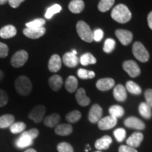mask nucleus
<instances>
[{"label": "nucleus", "mask_w": 152, "mask_h": 152, "mask_svg": "<svg viewBox=\"0 0 152 152\" xmlns=\"http://www.w3.org/2000/svg\"><path fill=\"white\" fill-rule=\"evenodd\" d=\"M111 17L114 20L120 23H128L132 18V14L127 6L120 4L111 11Z\"/></svg>", "instance_id": "nucleus-1"}, {"label": "nucleus", "mask_w": 152, "mask_h": 152, "mask_svg": "<svg viewBox=\"0 0 152 152\" xmlns=\"http://www.w3.org/2000/svg\"><path fill=\"white\" fill-rule=\"evenodd\" d=\"M38 134H39V130L35 128L23 132L16 140V147L20 149H23L32 145L33 143V140L37 137Z\"/></svg>", "instance_id": "nucleus-2"}, {"label": "nucleus", "mask_w": 152, "mask_h": 152, "mask_svg": "<svg viewBox=\"0 0 152 152\" xmlns=\"http://www.w3.org/2000/svg\"><path fill=\"white\" fill-rule=\"evenodd\" d=\"M16 92L22 96H27L31 92L33 86L30 79L25 75L19 76L15 81Z\"/></svg>", "instance_id": "nucleus-3"}, {"label": "nucleus", "mask_w": 152, "mask_h": 152, "mask_svg": "<svg viewBox=\"0 0 152 152\" xmlns=\"http://www.w3.org/2000/svg\"><path fill=\"white\" fill-rule=\"evenodd\" d=\"M76 30L78 34L79 37L83 39V41L87 42H92L94 41L93 39V32L91 30L90 26L86 23L80 20L76 25Z\"/></svg>", "instance_id": "nucleus-4"}, {"label": "nucleus", "mask_w": 152, "mask_h": 152, "mask_svg": "<svg viewBox=\"0 0 152 152\" xmlns=\"http://www.w3.org/2000/svg\"><path fill=\"white\" fill-rule=\"evenodd\" d=\"M132 53L134 56L140 62L145 63L149 59V54L147 49L140 42H136L132 46Z\"/></svg>", "instance_id": "nucleus-5"}, {"label": "nucleus", "mask_w": 152, "mask_h": 152, "mask_svg": "<svg viewBox=\"0 0 152 152\" xmlns=\"http://www.w3.org/2000/svg\"><path fill=\"white\" fill-rule=\"evenodd\" d=\"M28 58V54L26 51L20 50L13 55L11 64L13 67L20 68L26 64Z\"/></svg>", "instance_id": "nucleus-6"}, {"label": "nucleus", "mask_w": 152, "mask_h": 152, "mask_svg": "<svg viewBox=\"0 0 152 152\" xmlns=\"http://www.w3.org/2000/svg\"><path fill=\"white\" fill-rule=\"evenodd\" d=\"M123 69L131 77H137L141 73V70L139 67L138 64L132 60L126 61L123 64Z\"/></svg>", "instance_id": "nucleus-7"}, {"label": "nucleus", "mask_w": 152, "mask_h": 152, "mask_svg": "<svg viewBox=\"0 0 152 152\" xmlns=\"http://www.w3.org/2000/svg\"><path fill=\"white\" fill-rule=\"evenodd\" d=\"M45 111H46V109L45 106L43 105H37L30 112L28 117L36 123H40L42 121Z\"/></svg>", "instance_id": "nucleus-8"}, {"label": "nucleus", "mask_w": 152, "mask_h": 152, "mask_svg": "<svg viewBox=\"0 0 152 152\" xmlns=\"http://www.w3.org/2000/svg\"><path fill=\"white\" fill-rule=\"evenodd\" d=\"M117 124L116 118L109 115L101 118L98 122V127L102 130H107L114 128Z\"/></svg>", "instance_id": "nucleus-9"}, {"label": "nucleus", "mask_w": 152, "mask_h": 152, "mask_svg": "<svg viewBox=\"0 0 152 152\" xmlns=\"http://www.w3.org/2000/svg\"><path fill=\"white\" fill-rule=\"evenodd\" d=\"M124 124L127 128L136 129L138 130H142L145 128V124L143 121L136 117H129L125 120Z\"/></svg>", "instance_id": "nucleus-10"}, {"label": "nucleus", "mask_w": 152, "mask_h": 152, "mask_svg": "<svg viewBox=\"0 0 152 152\" xmlns=\"http://www.w3.org/2000/svg\"><path fill=\"white\" fill-rule=\"evenodd\" d=\"M102 114H103V110L102 107L98 104H94L90 109V113H89V121L92 123H97L102 118Z\"/></svg>", "instance_id": "nucleus-11"}, {"label": "nucleus", "mask_w": 152, "mask_h": 152, "mask_svg": "<svg viewBox=\"0 0 152 152\" xmlns=\"http://www.w3.org/2000/svg\"><path fill=\"white\" fill-rule=\"evenodd\" d=\"M115 35L123 45H128L132 40L133 35L130 31L127 30L118 29L115 31Z\"/></svg>", "instance_id": "nucleus-12"}, {"label": "nucleus", "mask_w": 152, "mask_h": 152, "mask_svg": "<svg viewBox=\"0 0 152 152\" xmlns=\"http://www.w3.org/2000/svg\"><path fill=\"white\" fill-rule=\"evenodd\" d=\"M46 33V29L44 27L39 28H26L23 30V34L30 39H38L42 37Z\"/></svg>", "instance_id": "nucleus-13"}, {"label": "nucleus", "mask_w": 152, "mask_h": 152, "mask_svg": "<svg viewBox=\"0 0 152 152\" xmlns=\"http://www.w3.org/2000/svg\"><path fill=\"white\" fill-rule=\"evenodd\" d=\"M144 139V135L142 132H136L132 133L131 136L127 140L126 143L129 147L135 148L139 147Z\"/></svg>", "instance_id": "nucleus-14"}, {"label": "nucleus", "mask_w": 152, "mask_h": 152, "mask_svg": "<svg viewBox=\"0 0 152 152\" xmlns=\"http://www.w3.org/2000/svg\"><path fill=\"white\" fill-rule=\"evenodd\" d=\"M63 62L67 67L73 68L78 65L80 59L78 57L72 52H67L63 56Z\"/></svg>", "instance_id": "nucleus-15"}, {"label": "nucleus", "mask_w": 152, "mask_h": 152, "mask_svg": "<svg viewBox=\"0 0 152 152\" xmlns=\"http://www.w3.org/2000/svg\"><path fill=\"white\" fill-rule=\"evenodd\" d=\"M61 57L58 54H54L51 56L50 59L49 61L48 68L49 71L56 73L58 72L61 68Z\"/></svg>", "instance_id": "nucleus-16"}, {"label": "nucleus", "mask_w": 152, "mask_h": 152, "mask_svg": "<svg viewBox=\"0 0 152 152\" xmlns=\"http://www.w3.org/2000/svg\"><path fill=\"white\" fill-rule=\"evenodd\" d=\"M115 85V81L113 78H102L96 82V87L101 91H107L113 88Z\"/></svg>", "instance_id": "nucleus-17"}, {"label": "nucleus", "mask_w": 152, "mask_h": 152, "mask_svg": "<svg viewBox=\"0 0 152 152\" xmlns=\"http://www.w3.org/2000/svg\"><path fill=\"white\" fill-rule=\"evenodd\" d=\"M75 97L77 103L82 106H86L90 103V99L87 96L85 90L82 87L77 90Z\"/></svg>", "instance_id": "nucleus-18"}, {"label": "nucleus", "mask_w": 152, "mask_h": 152, "mask_svg": "<svg viewBox=\"0 0 152 152\" xmlns=\"http://www.w3.org/2000/svg\"><path fill=\"white\" fill-rule=\"evenodd\" d=\"M17 33V30L15 26L12 25H8V26H4L0 30V37L3 39H9L14 37Z\"/></svg>", "instance_id": "nucleus-19"}, {"label": "nucleus", "mask_w": 152, "mask_h": 152, "mask_svg": "<svg viewBox=\"0 0 152 152\" xmlns=\"http://www.w3.org/2000/svg\"><path fill=\"white\" fill-rule=\"evenodd\" d=\"M112 138L110 136L105 135L102 138L99 139L95 142V148L98 150L108 149L110 147V144L112 143Z\"/></svg>", "instance_id": "nucleus-20"}, {"label": "nucleus", "mask_w": 152, "mask_h": 152, "mask_svg": "<svg viewBox=\"0 0 152 152\" xmlns=\"http://www.w3.org/2000/svg\"><path fill=\"white\" fill-rule=\"evenodd\" d=\"M114 98L118 102H124L127 99V92L123 85H118L113 90Z\"/></svg>", "instance_id": "nucleus-21"}, {"label": "nucleus", "mask_w": 152, "mask_h": 152, "mask_svg": "<svg viewBox=\"0 0 152 152\" xmlns=\"http://www.w3.org/2000/svg\"><path fill=\"white\" fill-rule=\"evenodd\" d=\"M85 8V3L83 0H72L68 5V9L73 14H80Z\"/></svg>", "instance_id": "nucleus-22"}, {"label": "nucleus", "mask_w": 152, "mask_h": 152, "mask_svg": "<svg viewBox=\"0 0 152 152\" xmlns=\"http://www.w3.org/2000/svg\"><path fill=\"white\" fill-rule=\"evenodd\" d=\"M49 85L54 91H58L61 88L63 85V79L60 75H52L49 79Z\"/></svg>", "instance_id": "nucleus-23"}, {"label": "nucleus", "mask_w": 152, "mask_h": 152, "mask_svg": "<svg viewBox=\"0 0 152 152\" xmlns=\"http://www.w3.org/2000/svg\"><path fill=\"white\" fill-rule=\"evenodd\" d=\"M73 132V127L70 124L58 125L55 128V133L60 136H67Z\"/></svg>", "instance_id": "nucleus-24"}, {"label": "nucleus", "mask_w": 152, "mask_h": 152, "mask_svg": "<svg viewBox=\"0 0 152 152\" xmlns=\"http://www.w3.org/2000/svg\"><path fill=\"white\" fill-rule=\"evenodd\" d=\"M60 120L61 117L58 113H53L45 118L44 120V123L49 128H54L58 125V123L60 122Z\"/></svg>", "instance_id": "nucleus-25"}, {"label": "nucleus", "mask_w": 152, "mask_h": 152, "mask_svg": "<svg viewBox=\"0 0 152 152\" xmlns=\"http://www.w3.org/2000/svg\"><path fill=\"white\" fill-rule=\"evenodd\" d=\"M77 85H78V82L75 76L71 75L66 79L65 83V87L66 90L68 92L73 93L77 90Z\"/></svg>", "instance_id": "nucleus-26"}, {"label": "nucleus", "mask_w": 152, "mask_h": 152, "mask_svg": "<svg viewBox=\"0 0 152 152\" xmlns=\"http://www.w3.org/2000/svg\"><path fill=\"white\" fill-rule=\"evenodd\" d=\"M15 118L11 114H6L0 116V128L4 129L10 127L14 123Z\"/></svg>", "instance_id": "nucleus-27"}, {"label": "nucleus", "mask_w": 152, "mask_h": 152, "mask_svg": "<svg viewBox=\"0 0 152 152\" xmlns=\"http://www.w3.org/2000/svg\"><path fill=\"white\" fill-rule=\"evenodd\" d=\"M139 112L145 119H150L152 116L151 109L146 102H142L139 106Z\"/></svg>", "instance_id": "nucleus-28"}, {"label": "nucleus", "mask_w": 152, "mask_h": 152, "mask_svg": "<svg viewBox=\"0 0 152 152\" xmlns=\"http://www.w3.org/2000/svg\"><path fill=\"white\" fill-rule=\"evenodd\" d=\"M80 62L83 66H87L90 64H95L96 62V58L90 53H85L82 55L80 58H79Z\"/></svg>", "instance_id": "nucleus-29"}, {"label": "nucleus", "mask_w": 152, "mask_h": 152, "mask_svg": "<svg viewBox=\"0 0 152 152\" xmlns=\"http://www.w3.org/2000/svg\"><path fill=\"white\" fill-rule=\"evenodd\" d=\"M126 90L131 94L139 95L142 93V89L137 83L133 81H128L126 83Z\"/></svg>", "instance_id": "nucleus-30"}, {"label": "nucleus", "mask_w": 152, "mask_h": 152, "mask_svg": "<svg viewBox=\"0 0 152 152\" xmlns=\"http://www.w3.org/2000/svg\"><path fill=\"white\" fill-rule=\"evenodd\" d=\"M109 111L110 115H112V116L116 118L123 117L125 113L124 109H123L122 106L119 105H113L111 106L109 108Z\"/></svg>", "instance_id": "nucleus-31"}, {"label": "nucleus", "mask_w": 152, "mask_h": 152, "mask_svg": "<svg viewBox=\"0 0 152 152\" xmlns=\"http://www.w3.org/2000/svg\"><path fill=\"white\" fill-rule=\"evenodd\" d=\"M114 3L115 0H101L98 5L99 10L102 12H106L113 7Z\"/></svg>", "instance_id": "nucleus-32"}, {"label": "nucleus", "mask_w": 152, "mask_h": 152, "mask_svg": "<svg viewBox=\"0 0 152 152\" xmlns=\"http://www.w3.org/2000/svg\"><path fill=\"white\" fill-rule=\"evenodd\" d=\"M61 7L58 4H55L52 5V7H49L47 9V10L45 13V18L47 19H50L52 18V16H54V14H58L61 11Z\"/></svg>", "instance_id": "nucleus-33"}, {"label": "nucleus", "mask_w": 152, "mask_h": 152, "mask_svg": "<svg viewBox=\"0 0 152 152\" xmlns=\"http://www.w3.org/2000/svg\"><path fill=\"white\" fill-rule=\"evenodd\" d=\"M81 118V113L80 112L77 110L71 111V113H68L66 116V119L68 122L71 123H74L77 122Z\"/></svg>", "instance_id": "nucleus-34"}, {"label": "nucleus", "mask_w": 152, "mask_h": 152, "mask_svg": "<svg viewBox=\"0 0 152 152\" xmlns=\"http://www.w3.org/2000/svg\"><path fill=\"white\" fill-rule=\"evenodd\" d=\"M26 128V125L23 122L14 123L10 126V130L13 134H18L23 132Z\"/></svg>", "instance_id": "nucleus-35"}, {"label": "nucleus", "mask_w": 152, "mask_h": 152, "mask_svg": "<svg viewBox=\"0 0 152 152\" xmlns=\"http://www.w3.org/2000/svg\"><path fill=\"white\" fill-rule=\"evenodd\" d=\"M45 20L43 18H37L32 21L26 23V28H39L43 27L45 25Z\"/></svg>", "instance_id": "nucleus-36"}, {"label": "nucleus", "mask_w": 152, "mask_h": 152, "mask_svg": "<svg viewBox=\"0 0 152 152\" xmlns=\"http://www.w3.org/2000/svg\"><path fill=\"white\" fill-rule=\"evenodd\" d=\"M115 42L114 39H111V38H109L105 41L104 45V52L107 54L111 53L113 51V49H115Z\"/></svg>", "instance_id": "nucleus-37"}, {"label": "nucleus", "mask_w": 152, "mask_h": 152, "mask_svg": "<svg viewBox=\"0 0 152 152\" xmlns=\"http://www.w3.org/2000/svg\"><path fill=\"white\" fill-rule=\"evenodd\" d=\"M114 136L118 142H122L126 137V131L123 128H118L113 132Z\"/></svg>", "instance_id": "nucleus-38"}, {"label": "nucleus", "mask_w": 152, "mask_h": 152, "mask_svg": "<svg viewBox=\"0 0 152 152\" xmlns=\"http://www.w3.org/2000/svg\"><path fill=\"white\" fill-rule=\"evenodd\" d=\"M57 150L58 152H73V148L67 142H61L57 146Z\"/></svg>", "instance_id": "nucleus-39"}, {"label": "nucleus", "mask_w": 152, "mask_h": 152, "mask_svg": "<svg viewBox=\"0 0 152 152\" xmlns=\"http://www.w3.org/2000/svg\"><path fill=\"white\" fill-rule=\"evenodd\" d=\"M9 97L7 92L0 89V107H3L8 103Z\"/></svg>", "instance_id": "nucleus-40"}, {"label": "nucleus", "mask_w": 152, "mask_h": 152, "mask_svg": "<svg viewBox=\"0 0 152 152\" xmlns=\"http://www.w3.org/2000/svg\"><path fill=\"white\" fill-rule=\"evenodd\" d=\"M9 47L7 45L0 42V58H6L8 56Z\"/></svg>", "instance_id": "nucleus-41"}, {"label": "nucleus", "mask_w": 152, "mask_h": 152, "mask_svg": "<svg viewBox=\"0 0 152 152\" xmlns=\"http://www.w3.org/2000/svg\"><path fill=\"white\" fill-rule=\"evenodd\" d=\"M104 37V31L102 29H96L93 32V39L96 42H100Z\"/></svg>", "instance_id": "nucleus-42"}, {"label": "nucleus", "mask_w": 152, "mask_h": 152, "mask_svg": "<svg viewBox=\"0 0 152 152\" xmlns=\"http://www.w3.org/2000/svg\"><path fill=\"white\" fill-rule=\"evenodd\" d=\"M144 96H145L146 99V103L151 109H152V90L151 89H148L145 91L144 93Z\"/></svg>", "instance_id": "nucleus-43"}, {"label": "nucleus", "mask_w": 152, "mask_h": 152, "mask_svg": "<svg viewBox=\"0 0 152 152\" xmlns=\"http://www.w3.org/2000/svg\"><path fill=\"white\" fill-rule=\"evenodd\" d=\"M88 73L89 71H87V70L84 69V68H80L78 71H77V75H78V77L81 79H89Z\"/></svg>", "instance_id": "nucleus-44"}, {"label": "nucleus", "mask_w": 152, "mask_h": 152, "mask_svg": "<svg viewBox=\"0 0 152 152\" xmlns=\"http://www.w3.org/2000/svg\"><path fill=\"white\" fill-rule=\"evenodd\" d=\"M118 152H138L134 148L129 147V146L122 145L119 147Z\"/></svg>", "instance_id": "nucleus-45"}, {"label": "nucleus", "mask_w": 152, "mask_h": 152, "mask_svg": "<svg viewBox=\"0 0 152 152\" xmlns=\"http://www.w3.org/2000/svg\"><path fill=\"white\" fill-rule=\"evenodd\" d=\"M25 0H8V2L12 8L16 9L17 7H18L20 4L23 2Z\"/></svg>", "instance_id": "nucleus-46"}, {"label": "nucleus", "mask_w": 152, "mask_h": 152, "mask_svg": "<svg viewBox=\"0 0 152 152\" xmlns=\"http://www.w3.org/2000/svg\"><path fill=\"white\" fill-rule=\"evenodd\" d=\"M147 22H148V25H149V28L152 30V11L151 12H150L149 15H148Z\"/></svg>", "instance_id": "nucleus-47"}, {"label": "nucleus", "mask_w": 152, "mask_h": 152, "mask_svg": "<svg viewBox=\"0 0 152 152\" xmlns=\"http://www.w3.org/2000/svg\"><path fill=\"white\" fill-rule=\"evenodd\" d=\"M88 77H89V79L94 78V77H95V73H94V71H89Z\"/></svg>", "instance_id": "nucleus-48"}, {"label": "nucleus", "mask_w": 152, "mask_h": 152, "mask_svg": "<svg viewBox=\"0 0 152 152\" xmlns=\"http://www.w3.org/2000/svg\"><path fill=\"white\" fill-rule=\"evenodd\" d=\"M4 76V72L2 71H1V70H0V81L3 79Z\"/></svg>", "instance_id": "nucleus-49"}, {"label": "nucleus", "mask_w": 152, "mask_h": 152, "mask_svg": "<svg viewBox=\"0 0 152 152\" xmlns=\"http://www.w3.org/2000/svg\"><path fill=\"white\" fill-rule=\"evenodd\" d=\"M8 2V0H0V5H4Z\"/></svg>", "instance_id": "nucleus-50"}, {"label": "nucleus", "mask_w": 152, "mask_h": 152, "mask_svg": "<svg viewBox=\"0 0 152 152\" xmlns=\"http://www.w3.org/2000/svg\"><path fill=\"white\" fill-rule=\"evenodd\" d=\"M24 152H37V151L36 150H35L34 149H28V150H26V151Z\"/></svg>", "instance_id": "nucleus-51"}, {"label": "nucleus", "mask_w": 152, "mask_h": 152, "mask_svg": "<svg viewBox=\"0 0 152 152\" xmlns=\"http://www.w3.org/2000/svg\"><path fill=\"white\" fill-rule=\"evenodd\" d=\"M72 53H73V54H75V55L77 54V52H76L75 50H73V51H72Z\"/></svg>", "instance_id": "nucleus-52"}, {"label": "nucleus", "mask_w": 152, "mask_h": 152, "mask_svg": "<svg viewBox=\"0 0 152 152\" xmlns=\"http://www.w3.org/2000/svg\"><path fill=\"white\" fill-rule=\"evenodd\" d=\"M95 152H102V151H95Z\"/></svg>", "instance_id": "nucleus-53"}]
</instances>
